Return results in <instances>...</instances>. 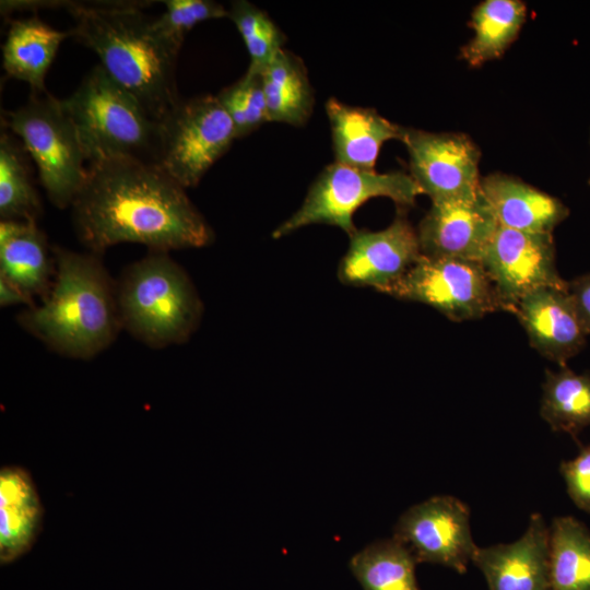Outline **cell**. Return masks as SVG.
Here are the masks:
<instances>
[{
	"label": "cell",
	"instance_id": "6da1fadb",
	"mask_svg": "<svg viewBox=\"0 0 590 590\" xmlns=\"http://www.w3.org/2000/svg\"><path fill=\"white\" fill-rule=\"evenodd\" d=\"M71 209L80 243L99 256L121 243L168 252L205 247L214 239L186 189L154 163L114 160L88 165Z\"/></svg>",
	"mask_w": 590,
	"mask_h": 590
},
{
	"label": "cell",
	"instance_id": "7a4b0ae2",
	"mask_svg": "<svg viewBox=\"0 0 590 590\" xmlns=\"http://www.w3.org/2000/svg\"><path fill=\"white\" fill-rule=\"evenodd\" d=\"M144 2L69 3L72 37L93 50L106 73L161 121L179 102L176 61L179 51L153 27Z\"/></svg>",
	"mask_w": 590,
	"mask_h": 590
},
{
	"label": "cell",
	"instance_id": "3957f363",
	"mask_svg": "<svg viewBox=\"0 0 590 590\" xmlns=\"http://www.w3.org/2000/svg\"><path fill=\"white\" fill-rule=\"evenodd\" d=\"M55 273L39 305L16 316L22 329L51 351L90 359L106 350L122 329L116 283L99 255L52 248Z\"/></svg>",
	"mask_w": 590,
	"mask_h": 590
},
{
	"label": "cell",
	"instance_id": "277c9868",
	"mask_svg": "<svg viewBox=\"0 0 590 590\" xmlns=\"http://www.w3.org/2000/svg\"><path fill=\"white\" fill-rule=\"evenodd\" d=\"M61 104L71 119L87 166L114 160L157 164L161 121L95 66Z\"/></svg>",
	"mask_w": 590,
	"mask_h": 590
},
{
	"label": "cell",
	"instance_id": "5b68a950",
	"mask_svg": "<svg viewBox=\"0 0 590 590\" xmlns=\"http://www.w3.org/2000/svg\"><path fill=\"white\" fill-rule=\"evenodd\" d=\"M116 290L122 329L150 347L181 344L198 329L202 302L168 252L152 251L128 266Z\"/></svg>",
	"mask_w": 590,
	"mask_h": 590
},
{
	"label": "cell",
	"instance_id": "8992f818",
	"mask_svg": "<svg viewBox=\"0 0 590 590\" xmlns=\"http://www.w3.org/2000/svg\"><path fill=\"white\" fill-rule=\"evenodd\" d=\"M3 121L33 158L50 202L71 208L86 179L87 162L61 99L32 93L26 104L5 113Z\"/></svg>",
	"mask_w": 590,
	"mask_h": 590
},
{
	"label": "cell",
	"instance_id": "52a82bcc",
	"mask_svg": "<svg viewBox=\"0 0 590 590\" xmlns=\"http://www.w3.org/2000/svg\"><path fill=\"white\" fill-rule=\"evenodd\" d=\"M420 194L410 174L377 173L334 161L320 172L300 206L272 232V237L279 239L314 224L335 226L350 236L357 229L354 213L368 200L385 197L405 209L413 206Z\"/></svg>",
	"mask_w": 590,
	"mask_h": 590
},
{
	"label": "cell",
	"instance_id": "ba28073f",
	"mask_svg": "<svg viewBox=\"0 0 590 590\" xmlns=\"http://www.w3.org/2000/svg\"><path fill=\"white\" fill-rule=\"evenodd\" d=\"M161 126L157 165L185 189L196 187L237 139L216 95L180 99Z\"/></svg>",
	"mask_w": 590,
	"mask_h": 590
},
{
	"label": "cell",
	"instance_id": "9c48e42d",
	"mask_svg": "<svg viewBox=\"0 0 590 590\" xmlns=\"http://www.w3.org/2000/svg\"><path fill=\"white\" fill-rule=\"evenodd\" d=\"M385 294L428 305L458 322L504 310L493 282L476 261L421 256Z\"/></svg>",
	"mask_w": 590,
	"mask_h": 590
},
{
	"label": "cell",
	"instance_id": "30bf717a",
	"mask_svg": "<svg viewBox=\"0 0 590 590\" xmlns=\"http://www.w3.org/2000/svg\"><path fill=\"white\" fill-rule=\"evenodd\" d=\"M410 175L433 201L468 200L480 193L481 153L465 134L403 128Z\"/></svg>",
	"mask_w": 590,
	"mask_h": 590
},
{
	"label": "cell",
	"instance_id": "8fae6325",
	"mask_svg": "<svg viewBox=\"0 0 590 590\" xmlns=\"http://www.w3.org/2000/svg\"><path fill=\"white\" fill-rule=\"evenodd\" d=\"M392 538L411 551L416 563L444 565L459 574H465L477 548L468 505L448 495L433 496L405 510Z\"/></svg>",
	"mask_w": 590,
	"mask_h": 590
},
{
	"label": "cell",
	"instance_id": "7c38bea8",
	"mask_svg": "<svg viewBox=\"0 0 590 590\" xmlns=\"http://www.w3.org/2000/svg\"><path fill=\"white\" fill-rule=\"evenodd\" d=\"M504 310L511 312L528 293L545 286L568 287L555 263L552 234L497 227L481 262Z\"/></svg>",
	"mask_w": 590,
	"mask_h": 590
},
{
	"label": "cell",
	"instance_id": "4fadbf2b",
	"mask_svg": "<svg viewBox=\"0 0 590 590\" xmlns=\"http://www.w3.org/2000/svg\"><path fill=\"white\" fill-rule=\"evenodd\" d=\"M338 266V279L347 286L371 287L384 293L421 258L416 229L399 211L380 231L356 229Z\"/></svg>",
	"mask_w": 590,
	"mask_h": 590
},
{
	"label": "cell",
	"instance_id": "5bb4252c",
	"mask_svg": "<svg viewBox=\"0 0 590 590\" xmlns=\"http://www.w3.org/2000/svg\"><path fill=\"white\" fill-rule=\"evenodd\" d=\"M497 227L480 191L473 199L433 201L416 233L422 256L482 262Z\"/></svg>",
	"mask_w": 590,
	"mask_h": 590
},
{
	"label": "cell",
	"instance_id": "9a60e30c",
	"mask_svg": "<svg viewBox=\"0 0 590 590\" xmlns=\"http://www.w3.org/2000/svg\"><path fill=\"white\" fill-rule=\"evenodd\" d=\"M511 312L526 330L531 346L560 367L586 344L588 334L568 287L536 288L524 295Z\"/></svg>",
	"mask_w": 590,
	"mask_h": 590
},
{
	"label": "cell",
	"instance_id": "2e32d148",
	"mask_svg": "<svg viewBox=\"0 0 590 590\" xmlns=\"http://www.w3.org/2000/svg\"><path fill=\"white\" fill-rule=\"evenodd\" d=\"M472 563L483 574L488 590H551L550 529L542 515L530 516L517 541L477 547Z\"/></svg>",
	"mask_w": 590,
	"mask_h": 590
},
{
	"label": "cell",
	"instance_id": "e0dca14e",
	"mask_svg": "<svg viewBox=\"0 0 590 590\" xmlns=\"http://www.w3.org/2000/svg\"><path fill=\"white\" fill-rule=\"evenodd\" d=\"M480 191L498 225L507 228L552 234L569 215L559 199L510 175L494 173L481 178Z\"/></svg>",
	"mask_w": 590,
	"mask_h": 590
},
{
	"label": "cell",
	"instance_id": "ac0fdd59",
	"mask_svg": "<svg viewBox=\"0 0 590 590\" xmlns=\"http://www.w3.org/2000/svg\"><path fill=\"white\" fill-rule=\"evenodd\" d=\"M335 162L375 170L385 142L402 139L403 128L374 108L352 106L330 97L326 102Z\"/></svg>",
	"mask_w": 590,
	"mask_h": 590
},
{
	"label": "cell",
	"instance_id": "d6986e66",
	"mask_svg": "<svg viewBox=\"0 0 590 590\" xmlns=\"http://www.w3.org/2000/svg\"><path fill=\"white\" fill-rule=\"evenodd\" d=\"M55 273L54 252L36 221L0 222V276L33 300L47 295Z\"/></svg>",
	"mask_w": 590,
	"mask_h": 590
},
{
	"label": "cell",
	"instance_id": "ffe728a7",
	"mask_svg": "<svg viewBox=\"0 0 590 590\" xmlns=\"http://www.w3.org/2000/svg\"><path fill=\"white\" fill-rule=\"evenodd\" d=\"M44 509L30 473L17 465L0 470V562L26 554L42 530Z\"/></svg>",
	"mask_w": 590,
	"mask_h": 590
},
{
	"label": "cell",
	"instance_id": "44dd1931",
	"mask_svg": "<svg viewBox=\"0 0 590 590\" xmlns=\"http://www.w3.org/2000/svg\"><path fill=\"white\" fill-rule=\"evenodd\" d=\"M71 31H59L37 15L12 20L2 46V66L8 76L26 82L33 94L48 93L45 76L61 43Z\"/></svg>",
	"mask_w": 590,
	"mask_h": 590
},
{
	"label": "cell",
	"instance_id": "7402d4cb",
	"mask_svg": "<svg viewBox=\"0 0 590 590\" xmlns=\"http://www.w3.org/2000/svg\"><path fill=\"white\" fill-rule=\"evenodd\" d=\"M269 121L304 126L315 104L303 60L283 48L261 71Z\"/></svg>",
	"mask_w": 590,
	"mask_h": 590
},
{
	"label": "cell",
	"instance_id": "603a6c76",
	"mask_svg": "<svg viewBox=\"0 0 590 590\" xmlns=\"http://www.w3.org/2000/svg\"><path fill=\"white\" fill-rule=\"evenodd\" d=\"M527 8L519 0H485L472 12V39L462 47V58L472 67L499 58L517 38Z\"/></svg>",
	"mask_w": 590,
	"mask_h": 590
},
{
	"label": "cell",
	"instance_id": "cb8c5ba5",
	"mask_svg": "<svg viewBox=\"0 0 590 590\" xmlns=\"http://www.w3.org/2000/svg\"><path fill=\"white\" fill-rule=\"evenodd\" d=\"M542 390L540 415L553 430L576 438L590 426V375L576 374L567 366L546 370Z\"/></svg>",
	"mask_w": 590,
	"mask_h": 590
},
{
	"label": "cell",
	"instance_id": "d4e9b609",
	"mask_svg": "<svg viewBox=\"0 0 590 590\" xmlns=\"http://www.w3.org/2000/svg\"><path fill=\"white\" fill-rule=\"evenodd\" d=\"M416 564L411 551L391 538L368 544L351 557L349 567L363 590H421Z\"/></svg>",
	"mask_w": 590,
	"mask_h": 590
},
{
	"label": "cell",
	"instance_id": "484cf974",
	"mask_svg": "<svg viewBox=\"0 0 590 590\" xmlns=\"http://www.w3.org/2000/svg\"><path fill=\"white\" fill-rule=\"evenodd\" d=\"M550 581L551 590H590V531L569 516L552 522Z\"/></svg>",
	"mask_w": 590,
	"mask_h": 590
},
{
	"label": "cell",
	"instance_id": "4316f807",
	"mask_svg": "<svg viewBox=\"0 0 590 590\" xmlns=\"http://www.w3.org/2000/svg\"><path fill=\"white\" fill-rule=\"evenodd\" d=\"M42 202L32 182L24 151L7 132L0 137L1 221H37Z\"/></svg>",
	"mask_w": 590,
	"mask_h": 590
},
{
	"label": "cell",
	"instance_id": "83f0119b",
	"mask_svg": "<svg viewBox=\"0 0 590 590\" xmlns=\"http://www.w3.org/2000/svg\"><path fill=\"white\" fill-rule=\"evenodd\" d=\"M228 17L235 24L249 55L247 70L261 71L283 49L286 37L270 15L245 0L231 3Z\"/></svg>",
	"mask_w": 590,
	"mask_h": 590
},
{
	"label": "cell",
	"instance_id": "f1b7e54d",
	"mask_svg": "<svg viewBox=\"0 0 590 590\" xmlns=\"http://www.w3.org/2000/svg\"><path fill=\"white\" fill-rule=\"evenodd\" d=\"M216 97L232 119L237 139L250 134L269 121L261 73L247 70Z\"/></svg>",
	"mask_w": 590,
	"mask_h": 590
},
{
	"label": "cell",
	"instance_id": "f546056e",
	"mask_svg": "<svg viewBox=\"0 0 590 590\" xmlns=\"http://www.w3.org/2000/svg\"><path fill=\"white\" fill-rule=\"evenodd\" d=\"M165 11L153 17V27L176 50H180L186 35L198 24L228 17V10L212 0H166Z\"/></svg>",
	"mask_w": 590,
	"mask_h": 590
},
{
	"label": "cell",
	"instance_id": "4dcf8cb0",
	"mask_svg": "<svg viewBox=\"0 0 590 590\" xmlns=\"http://www.w3.org/2000/svg\"><path fill=\"white\" fill-rule=\"evenodd\" d=\"M559 471L573 502L580 509L590 512V445L582 447L575 459L564 461Z\"/></svg>",
	"mask_w": 590,
	"mask_h": 590
},
{
	"label": "cell",
	"instance_id": "1f68e13d",
	"mask_svg": "<svg viewBox=\"0 0 590 590\" xmlns=\"http://www.w3.org/2000/svg\"><path fill=\"white\" fill-rule=\"evenodd\" d=\"M568 291L587 334H590V272L568 282Z\"/></svg>",
	"mask_w": 590,
	"mask_h": 590
},
{
	"label": "cell",
	"instance_id": "d6a6232c",
	"mask_svg": "<svg viewBox=\"0 0 590 590\" xmlns=\"http://www.w3.org/2000/svg\"><path fill=\"white\" fill-rule=\"evenodd\" d=\"M0 305L1 307L15 305H26L27 307H32L35 303L16 285L0 276Z\"/></svg>",
	"mask_w": 590,
	"mask_h": 590
},
{
	"label": "cell",
	"instance_id": "836d02e7",
	"mask_svg": "<svg viewBox=\"0 0 590 590\" xmlns=\"http://www.w3.org/2000/svg\"><path fill=\"white\" fill-rule=\"evenodd\" d=\"M589 184H590V179H589Z\"/></svg>",
	"mask_w": 590,
	"mask_h": 590
}]
</instances>
